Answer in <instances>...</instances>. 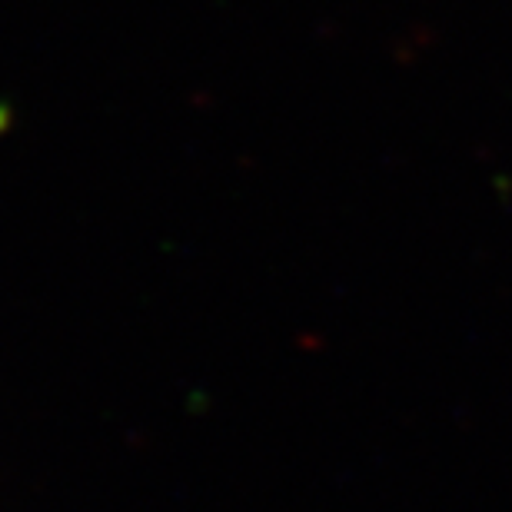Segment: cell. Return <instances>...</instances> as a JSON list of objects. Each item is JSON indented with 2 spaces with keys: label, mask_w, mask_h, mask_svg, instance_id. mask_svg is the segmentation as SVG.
<instances>
[]
</instances>
